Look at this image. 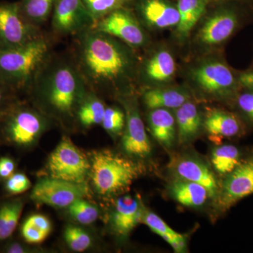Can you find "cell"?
<instances>
[{
	"label": "cell",
	"instance_id": "7402d4cb",
	"mask_svg": "<svg viewBox=\"0 0 253 253\" xmlns=\"http://www.w3.org/2000/svg\"><path fill=\"white\" fill-rule=\"evenodd\" d=\"M142 206L140 202L131 196H124L116 201L113 213V229L120 236H126L142 219Z\"/></svg>",
	"mask_w": 253,
	"mask_h": 253
},
{
	"label": "cell",
	"instance_id": "52a82bcc",
	"mask_svg": "<svg viewBox=\"0 0 253 253\" xmlns=\"http://www.w3.org/2000/svg\"><path fill=\"white\" fill-rule=\"evenodd\" d=\"M138 70V85L141 89L175 84L179 63L176 48L169 41L153 42L144 50Z\"/></svg>",
	"mask_w": 253,
	"mask_h": 253
},
{
	"label": "cell",
	"instance_id": "5bb4252c",
	"mask_svg": "<svg viewBox=\"0 0 253 253\" xmlns=\"http://www.w3.org/2000/svg\"><path fill=\"white\" fill-rule=\"evenodd\" d=\"M253 194V158L240 163L223 181L217 196V206L226 211L240 200Z\"/></svg>",
	"mask_w": 253,
	"mask_h": 253
},
{
	"label": "cell",
	"instance_id": "b9f144b4",
	"mask_svg": "<svg viewBox=\"0 0 253 253\" xmlns=\"http://www.w3.org/2000/svg\"><path fill=\"white\" fill-rule=\"evenodd\" d=\"M237 1H244V2L252 3L253 4V0H237Z\"/></svg>",
	"mask_w": 253,
	"mask_h": 253
},
{
	"label": "cell",
	"instance_id": "cb8c5ba5",
	"mask_svg": "<svg viewBox=\"0 0 253 253\" xmlns=\"http://www.w3.org/2000/svg\"><path fill=\"white\" fill-rule=\"evenodd\" d=\"M169 191L175 201L186 207H201L210 197L204 186L179 178L172 181Z\"/></svg>",
	"mask_w": 253,
	"mask_h": 253
},
{
	"label": "cell",
	"instance_id": "8992f818",
	"mask_svg": "<svg viewBox=\"0 0 253 253\" xmlns=\"http://www.w3.org/2000/svg\"><path fill=\"white\" fill-rule=\"evenodd\" d=\"M90 173L95 189L103 196H112L129 189L139 176V166L113 151H98L91 158Z\"/></svg>",
	"mask_w": 253,
	"mask_h": 253
},
{
	"label": "cell",
	"instance_id": "603a6c76",
	"mask_svg": "<svg viewBox=\"0 0 253 253\" xmlns=\"http://www.w3.org/2000/svg\"><path fill=\"white\" fill-rule=\"evenodd\" d=\"M147 123L151 134L165 148L169 149L177 140L174 111L164 109L149 110Z\"/></svg>",
	"mask_w": 253,
	"mask_h": 253
},
{
	"label": "cell",
	"instance_id": "7c38bea8",
	"mask_svg": "<svg viewBox=\"0 0 253 253\" xmlns=\"http://www.w3.org/2000/svg\"><path fill=\"white\" fill-rule=\"evenodd\" d=\"M119 99L126 115L122 140L123 149L130 156L146 158L151 154V145L139 113L137 99L134 94L122 96Z\"/></svg>",
	"mask_w": 253,
	"mask_h": 253
},
{
	"label": "cell",
	"instance_id": "3957f363",
	"mask_svg": "<svg viewBox=\"0 0 253 253\" xmlns=\"http://www.w3.org/2000/svg\"><path fill=\"white\" fill-rule=\"evenodd\" d=\"M179 77L200 103L231 104L241 90L236 68L226 59L225 51L181 59Z\"/></svg>",
	"mask_w": 253,
	"mask_h": 253
},
{
	"label": "cell",
	"instance_id": "8d00e7d4",
	"mask_svg": "<svg viewBox=\"0 0 253 253\" xmlns=\"http://www.w3.org/2000/svg\"><path fill=\"white\" fill-rule=\"evenodd\" d=\"M236 73L241 89L253 92V65L245 70L236 69Z\"/></svg>",
	"mask_w": 253,
	"mask_h": 253
},
{
	"label": "cell",
	"instance_id": "83f0119b",
	"mask_svg": "<svg viewBox=\"0 0 253 253\" xmlns=\"http://www.w3.org/2000/svg\"><path fill=\"white\" fill-rule=\"evenodd\" d=\"M105 109L104 103L101 100L91 98L81 105L78 113V119L85 126L101 124Z\"/></svg>",
	"mask_w": 253,
	"mask_h": 253
},
{
	"label": "cell",
	"instance_id": "1f68e13d",
	"mask_svg": "<svg viewBox=\"0 0 253 253\" xmlns=\"http://www.w3.org/2000/svg\"><path fill=\"white\" fill-rule=\"evenodd\" d=\"M126 124L125 111L116 106L106 108L101 125L108 132L113 134H121L126 127Z\"/></svg>",
	"mask_w": 253,
	"mask_h": 253
},
{
	"label": "cell",
	"instance_id": "4fadbf2b",
	"mask_svg": "<svg viewBox=\"0 0 253 253\" xmlns=\"http://www.w3.org/2000/svg\"><path fill=\"white\" fill-rule=\"evenodd\" d=\"M86 195L84 184L49 177L37 183L32 191L31 198L38 204L55 208H66Z\"/></svg>",
	"mask_w": 253,
	"mask_h": 253
},
{
	"label": "cell",
	"instance_id": "4dcf8cb0",
	"mask_svg": "<svg viewBox=\"0 0 253 253\" xmlns=\"http://www.w3.org/2000/svg\"><path fill=\"white\" fill-rule=\"evenodd\" d=\"M94 21L126 5L123 0H82Z\"/></svg>",
	"mask_w": 253,
	"mask_h": 253
},
{
	"label": "cell",
	"instance_id": "60d3db41",
	"mask_svg": "<svg viewBox=\"0 0 253 253\" xmlns=\"http://www.w3.org/2000/svg\"><path fill=\"white\" fill-rule=\"evenodd\" d=\"M24 251L22 246L18 244H11L7 249V252L11 253H24Z\"/></svg>",
	"mask_w": 253,
	"mask_h": 253
},
{
	"label": "cell",
	"instance_id": "4316f807",
	"mask_svg": "<svg viewBox=\"0 0 253 253\" xmlns=\"http://www.w3.org/2000/svg\"><path fill=\"white\" fill-rule=\"evenodd\" d=\"M23 210L21 201H13L4 204L0 208V240L9 238L19 221Z\"/></svg>",
	"mask_w": 253,
	"mask_h": 253
},
{
	"label": "cell",
	"instance_id": "f546056e",
	"mask_svg": "<svg viewBox=\"0 0 253 253\" xmlns=\"http://www.w3.org/2000/svg\"><path fill=\"white\" fill-rule=\"evenodd\" d=\"M141 221L146 226H149L153 232L162 237L168 244L174 240L180 239L184 236L173 230L170 226L163 221V219L154 212H144Z\"/></svg>",
	"mask_w": 253,
	"mask_h": 253
},
{
	"label": "cell",
	"instance_id": "f1b7e54d",
	"mask_svg": "<svg viewBox=\"0 0 253 253\" xmlns=\"http://www.w3.org/2000/svg\"><path fill=\"white\" fill-rule=\"evenodd\" d=\"M68 211L73 219L84 225L92 224L99 217V210L85 200H76L68 206Z\"/></svg>",
	"mask_w": 253,
	"mask_h": 253
},
{
	"label": "cell",
	"instance_id": "30bf717a",
	"mask_svg": "<svg viewBox=\"0 0 253 253\" xmlns=\"http://www.w3.org/2000/svg\"><path fill=\"white\" fill-rule=\"evenodd\" d=\"M129 3L131 11L151 35L171 31L179 21L175 0H131Z\"/></svg>",
	"mask_w": 253,
	"mask_h": 253
},
{
	"label": "cell",
	"instance_id": "277c9868",
	"mask_svg": "<svg viewBox=\"0 0 253 253\" xmlns=\"http://www.w3.org/2000/svg\"><path fill=\"white\" fill-rule=\"evenodd\" d=\"M39 82L43 97L59 114H71L83 99L85 81L79 70L71 65H54L43 73Z\"/></svg>",
	"mask_w": 253,
	"mask_h": 253
},
{
	"label": "cell",
	"instance_id": "7a4b0ae2",
	"mask_svg": "<svg viewBox=\"0 0 253 253\" xmlns=\"http://www.w3.org/2000/svg\"><path fill=\"white\" fill-rule=\"evenodd\" d=\"M253 24V4L237 0H214L196 24L180 59L225 51L240 31Z\"/></svg>",
	"mask_w": 253,
	"mask_h": 253
},
{
	"label": "cell",
	"instance_id": "ba28073f",
	"mask_svg": "<svg viewBox=\"0 0 253 253\" xmlns=\"http://www.w3.org/2000/svg\"><path fill=\"white\" fill-rule=\"evenodd\" d=\"M95 31L114 37L138 51L152 44V35L126 5L96 21Z\"/></svg>",
	"mask_w": 253,
	"mask_h": 253
},
{
	"label": "cell",
	"instance_id": "d6a6232c",
	"mask_svg": "<svg viewBox=\"0 0 253 253\" xmlns=\"http://www.w3.org/2000/svg\"><path fill=\"white\" fill-rule=\"evenodd\" d=\"M230 106L236 110V114L244 123L253 126V92L241 89Z\"/></svg>",
	"mask_w": 253,
	"mask_h": 253
},
{
	"label": "cell",
	"instance_id": "484cf974",
	"mask_svg": "<svg viewBox=\"0 0 253 253\" xmlns=\"http://www.w3.org/2000/svg\"><path fill=\"white\" fill-rule=\"evenodd\" d=\"M56 0H21L18 2L20 12L27 22L33 25L46 21Z\"/></svg>",
	"mask_w": 253,
	"mask_h": 253
},
{
	"label": "cell",
	"instance_id": "2e32d148",
	"mask_svg": "<svg viewBox=\"0 0 253 253\" xmlns=\"http://www.w3.org/2000/svg\"><path fill=\"white\" fill-rule=\"evenodd\" d=\"M214 0H175L179 12V21L170 31L169 41L182 54L196 24L204 14L208 5Z\"/></svg>",
	"mask_w": 253,
	"mask_h": 253
},
{
	"label": "cell",
	"instance_id": "ab89813d",
	"mask_svg": "<svg viewBox=\"0 0 253 253\" xmlns=\"http://www.w3.org/2000/svg\"><path fill=\"white\" fill-rule=\"evenodd\" d=\"M15 164L9 158H0V177L9 178L14 174Z\"/></svg>",
	"mask_w": 253,
	"mask_h": 253
},
{
	"label": "cell",
	"instance_id": "e575fe53",
	"mask_svg": "<svg viewBox=\"0 0 253 253\" xmlns=\"http://www.w3.org/2000/svg\"><path fill=\"white\" fill-rule=\"evenodd\" d=\"M31 181L21 173H16L7 178L6 182V189L11 194H22L30 189Z\"/></svg>",
	"mask_w": 253,
	"mask_h": 253
},
{
	"label": "cell",
	"instance_id": "d4e9b609",
	"mask_svg": "<svg viewBox=\"0 0 253 253\" xmlns=\"http://www.w3.org/2000/svg\"><path fill=\"white\" fill-rule=\"evenodd\" d=\"M211 163L216 172L227 175L241 163L239 149L233 145H223L213 150Z\"/></svg>",
	"mask_w": 253,
	"mask_h": 253
},
{
	"label": "cell",
	"instance_id": "e0dca14e",
	"mask_svg": "<svg viewBox=\"0 0 253 253\" xmlns=\"http://www.w3.org/2000/svg\"><path fill=\"white\" fill-rule=\"evenodd\" d=\"M53 11V26L63 34L82 31L94 22L82 0H56Z\"/></svg>",
	"mask_w": 253,
	"mask_h": 253
},
{
	"label": "cell",
	"instance_id": "9c48e42d",
	"mask_svg": "<svg viewBox=\"0 0 253 253\" xmlns=\"http://www.w3.org/2000/svg\"><path fill=\"white\" fill-rule=\"evenodd\" d=\"M47 168L51 177L84 184L91 165L72 141L64 137L50 155Z\"/></svg>",
	"mask_w": 253,
	"mask_h": 253
},
{
	"label": "cell",
	"instance_id": "6da1fadb",
	"mask_svg": "<svg viewBox=\"0 0 253 253\" xmlns=\"http://www.w3.org/2000/svg\"><path fill=\"white\" fill-rule=\"evenodd\" d=\"M141 56L114 37L91 31L83 35L79 49V71L84 81L118 98L134 94Z\"/></svg>",
	"mask_w": 253,
	"mask_h": 253
},
{
	"label": "cell",
	"instance_id": "f35d334b",
	"mask_svg": "<svg viewBox=\"0 0 253 253\" xmlns=\"http://www.w3.org/2000/svg\"><path fill=\"white\" fill-rule=\"evenodd\" d=\"M14 90V89L0 80V116H3L7 112L6 106L9 101L11 91Z\"/></svg>",
	"mask_w": 253,
	"mask_h": 253
},
{
	"label": "cell",
	"instance_id": "5b68a950",
	"mask_svg": "<svg viewBox=\"0 0 253 253\" xmlns=\"http://www.w3.org/2000/svg\"><path fill=\"white\" fill-rule=\"evenodd\" d=\"M48 50L47 42L38 37L24 45L0 50V80L14 90L26 86L38 75Z\"/></svg>",
	"mask_w": 253,
	"mask_h": 253
},
{
	"label": "cell",
	"instance_id": "8fae6325",
	"mask_svg": "<svg viewBox=\"0 0 253 253\" xmlns=\"http://www.w3.org/2000/svg\"><path fill=\"white\" fill-rule=\"evenodd\" d=\"M37 38L34 25L23 18L18 2H0V50L14 49Z\"/></svg>",
	"mask_w": 253,
	"mask_h": 253
},
{
	"label": "cell",
	"instance_id": "f6af8a7d",
	"mask_svg": "<svg viewBox=\"0 0 253 253\" xmlns=\"http://www.w3.org/2000/svg\"><path fill=\"white\" fill-rule=\"evenodd\" d=\"M251 64L253 65V59L252 63H251Z\"/></svg>",
	"mask_w": 253,
	"mask_h": 253
},
{
	"label": "cell",
	"instance_id": "d6986e66",
	"mask_svg": "<svg viewBox=\"0 0 253 253\" xmlns=\"http://www.w3.org/2000/svg\"><path fill=\"white\" fill-rule=\"evenodd\" d=\"M145 107L149 110L164 109L174 111L189 100L194 99L187 86L181 84L140 89Z\"/></svg>",
	"mask_w": 253,
	"mask_h": 253
},
{
	"label": "cell",
	"instance_id": "ffe728a7",
	"mask_svg": "<svg viewBox=\"0 0 253 253\" xmlns=\"http://www.w3.org/2000/svg\"><path fill=\"white\" fill-rule=\"evenodd\" d=\"M200 104L196 100L191 99L174 110L179 144H186L194 140L203 131L204 109Z\"/></svg>",
	"mask_w": 253,
	"mask_h": 253
},
{
	"label": "cell",
	"instance_id": "ac0fdd59",
	"mask_svg": "<svg viewBox=\"0 0 253 253\" xmlns=\"http://www.w3.org/2000/svg\"><path fill=\"white\" fill-rule=\"evenodd\" d=\"M245 123L235 112L219 107L204 109L203 131L213 141L234 137L244 131Z\"/></svg>",
	"mask_w": 253,
	"mask_h": 253
},
{
	"label": "cell",
	"instance_id": "9a60e30c",
	"mask_svg": "<svg viewBox=\"0 0 253 253\" xmlns=\"http://www.w3.org/2000/svg\"><path fill=\"white\" fill-rule=\"evenodd\" d=\"M4 126L10 141L20 146L33 144L44 129V123L40 115L28 109L18 108L7 111Z\"/></svg>",
	"mask_w": 253,
	"mask_h": 253
},
{
	"label": "cell",
	"instance_id": "74e56055",
	"mask_svg": "<svg viewBox=\"0 0 253 253\" xmlns=\"http://www.w3.org/2000/svg\"><path fill=\"white\" fill-rule=\"evenodd\" d=\"M26 220L29 221L38 229H41L47 235H49V233L51 232V222L47 217L42 214H33V215L30 216Z\"/></svg>",
	"mask_w": 253,
	"mask_h": 253
},
{
	"label": "cell",
	"instance_id": "836d02e7",
	"mask_svg": "<svg viewBox=\"0 0 253 253\" xmlns=\"http://www.w3.org/2000/svg\"><path fill=\"white\" fill-rule=\"evenodd\" d=\"M64 238L70 249L76 252H84L91 244L89 234L78 226H68L65 229Z\"/></svg>",
	"mask_w": 253,
	"mask_h": 253
},
{
	"label": "cell",
	"instance_id": "ee69618b",
	"mask_svg": "<svg viewBox=\"0 0 253 253\" xmlns=\"http://www.w3.org/2000/svg\"><path fill=\"white\" fill-rule=\"evenodd\" d=\"M4 116V115H3ZM3 116H0V120H1V117H2Z\"/></svg>",
	"mask_w": 253,
	"mask_h": 253
},
{
	"label": "cell",
	"instance_id": "7bdbcfd3",
	"mask_svg": "<svg viewBox=\"0 0 253 253\" xmlns=\"http://www.w3.org/2000/svg\"><path fill=\"white\" fill-rule=\"evenodd\" d=\"M131 0H123V1H124L125 4H126L127 3H129V1H130Z\"/></svg>",
	"mask_w": 253,
	"mask_h": 253
},
{
	"label": "cell",
	"instance_id": "d590c367",
	"mask_svg": "<svg viewBox=\"0 0 253 253\" xmlns=\"http://www.w3.org/2000/svg\"><path fill=\"white\" fill-rule=\"evenodd\" d=\"M21 234L23 239L28 244H38L44 241L47 237V234L32 224L27 220L23 223L21 228Z\"/></svg>",
	"mask_w": 253,
	"mask_h": 253
},
{
	"label": "cell",
	"instance_id": "44dd1931",
	"mask_svg": "<svg viewBox=\"0 0 253 253\" xmlns=\"http://www.w3.org/2000/svg\"><path fill=\"white\" fill-rule=\"evenodd\" d=\"M177 178L204 186L210 197H217L219 186L215 176L207 165L193 158H181L173 166Z\"/></svg>",
	"mask_w": 253,
	"mask_h": 253
}]
</instances>
